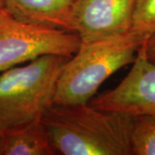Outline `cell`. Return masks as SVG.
<instances>
[{"label": "cell", "instance_id": "8fae6325", "mask_svg": "<svg viewBox=\"0 0 155 155\" xmlns=\"http://www.w3.org/2000/svg\"><path fill=\"white\" fill-rule=\"evenodd\" d=\"M144 48L145 54L147 60L153 63H155V35L145 41L142 43Z\"/></svg>", "mask_w": 155, "mask_h": 155}, {"label": "cell", "instance_id": "277c9868", "mask_svg": "<svg viewBox=\"0 0 155 155\" xmlns=\"http://www.w3.org/2000/svg\"><path fill=\"white\" fill-rule=\"evenodd\" d=\"M80 44L73 32L22 22L0 8V72L44 55L71 58Z\"/></svg>", "mask_w": 155, "mask_h": 155}, {"label": "cell", "instance_id": "6da1fadb", "mask_svg": "<svg viewBox=\"0 0 155 155\" xmlns=\"http://www.w3.org/2000/svg\"><path fill=\"white\" fill-rule=\"evenodd\" d=\"M41 122L56 154H133V116L87 104H54Z\"/></svg>", "mask_w": 155, "mask_h": 155}, {"label": "cell", "instance_id": "30bf717a", "mask_svg": "<svg viewBox=\"0 0 155 155\" xmlns=\"http://www.w3.org/2000/svg\"><path fill=\"white\" fill-rule=\"evenodd\" d=\"M143 41L155 35V0H136L130 29Z\"/></svg>", "mask_w": 155, "mask_h": 155}, {"label": "cell", "instance_id": "7a4b0ae2", "mask_svg": "<svg viewBox=\"0 0 155 155\" xmlns=\"http://www.w3.org/2000/svg\"><path fill=\"white\" fill-rule=\"evenodd\" d=\"M144 41L131 30L109 38L81 43L63 67L54 104H88L116 71L132 63Z\"/></svg>", "mask_w": 155, "mask_h": 155}, {"label": "cell", "instance_id": "9c48e42d", "mask_svg": "<svg viewBox=\"0 0 155 155\" xmlns=\"http://www.w3.org/2000/svg\"><path fill=\"white\" fill-rule=\"evenodd\" d=\"M131 147L134 155H155V115L134 116Z\"/></svg>", "mask_w": 155, "mask_h": 155}, {"label": "cell", "instance_id": "3957f363", "mask_svg": "<svg viewBox=\"0 0 155 155\" xmlns=\"http://www.w3.org/2000/svg\"><path fill=\"white\" fill-rule=\"evenodd\" d=\"M70 58L44 55L0 74V129L41 120L54 105L58 79Z\"/></svg>", "mask_w": 155, "mask_h": 155}, {"label": "cell", "instance_id": "7c38bea8", "mask_svg": "<svg viewBox=\"0 0 155 155\" xmlns=\"http://www.w3.org/2000/svg\"><path fill=\"white\" fill-rule=\"evenodd\" d=\"M3 145H4V131L0 129V155H3Z\"/></svg>", "mask_w": 155, "mask_h": 155}, {"label": "cell", "instance_id": "ba28073f", "mask_svg": "<svg viewBox=\"0 0 155 155\" xmlns=\"http://www.w3.org/2000/svg\"><path fill=\"white\" fill-rule=\"evenodd\" d=\"M56 154L41 120L4 131L3 155Z\"/></svg>", "mask_w": 155, "mask_h": 155}, {"label": "cell", "instance_id": "5b68a950", "mask_svg": "<svg viewBox=\"0 0 155 155\" xmlns=\"http://www.w3.org/2000/svg\"><path fill=\"white\" fill-rule=\"evenodd\" d=\"M90 102L91 105L104 111L133 116L155 115V63L147 60L142 44L122 82Z\"/></svg>", "mask_w": 155, "mask_h": 155}, {"label": "cell", "instance_id": "52a82bcc", "mask_svg": "<svg viewBox=\"0 0 155 155\" xmlns=\"http://www.w3.org/2000/svg\"><path fill=\"white\" fill-rule=\"evenodd\" d=\"M76 0H3V7L22 22L70 31Z\"/></svg>", "mask_w": 155, "mask_h": 155}, {"label": "cell", "instance_id": "8992f818", "mask_svg": "<svg viewBox=\"0 0 155 155\" xmlns=\"http://www.w3.org/2000/svg\"><path fill=\"white\" fill-rule=\"evenodd\" d=\"M136 0H76L70 20V31L81 43H87L128 32Z\"/></svg>", "mask_w": 155, "mask_h": 155}, {"label": "cell", "instance_id": "4fadbf2b", "mask_svg": "<svg viewBox=\"0 0 155 155\" xmlns=\"http://www.w3.org/2000/svg\"><path fill=\"white\" fill-rule=\"evenodd\" d=\"M3 7V0H0V8Z\"/></svg>", "mask_w": 155, "mask_h": 155}]
</instances>
